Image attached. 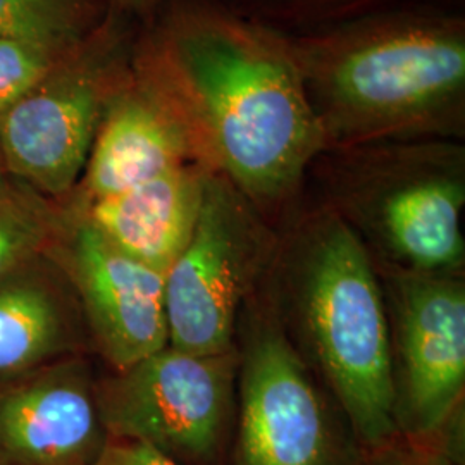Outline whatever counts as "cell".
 <instances>
[{"label": "cell", "instance_id": "cell-19", "mask_svg": "<svg viewBox=\"0 0 465 465\" xmlns=\"http://www.w3.org/2000/svg\"><path fill=\"white\" fill-rule=\"evenodd\" d=\"M94 465H180L161 451L134 440L109 436L107 445Z\"/></svg>", "mask_w": 465, "mask_h": 465}, {"label": "cell", "instance_id": "cell-15", "mask_svg": "<svg viewBox=\"0 0 465 465\" xmlns=\"http://www.w3.org/2000/svg\"><path fill=\"white\" fill-rule=\"evenodd\" d=\"M104 0H0V36L66 55L105 25Z\"/></svg>", "mask_w": 465, "mask_h": 465}, {"label": "cell", "instance_id": "cell-13", "mask_svg": "<svg viewBox=\"0 0 465 465\" xmlns=\"http://www.w3.org/2000/svg\"><path fill=\"white\" fill-rule=\"evenodd\" d=\"M84 334L80 303L50 252L0 278V386L80 355Z\"/></svg>", "mask_w": 465, "mask_h": 465}, {"label": "cell", "instance_id": "cell-2", "mask_svg": "<svg viewBox=\"0 0 465 465\" xmlns=\"http://www.w3.org/2000/svg\"><path fill=\"white\" fill-rule=\"evenodd\" d=\"M292 49L328 150L457 134L462 124L457 23L386 21Z\"/></svg>", "mask_w": 465, "mask_h": 465}, {"label": "cell", "instance_id": "cell-4", "mask_svg": "<svg viewBox=\"0 0 465 465\" xmlns=\"http://www.w3.org/2000/svg\"><path fill=\"white\" fill-rule=\"evenodd\" d=\"M341 164L332 207L386 259L417 274H459L464 267V157L455 145L371 143Z\"/></svg>", "mask_w": 465, "mask_h": 465}, {"label": "cell", "instance_id": "cell-1", "mask_svg": "<svg viewBox=\"0 0 465 465\" xmlns=\"http://www.w3.org/2000/svg\"><path fill=\"white\" fill-rule=\"evenodd\" d=\"M180 104L205 166L253 207L293 195L328 150L290 44L216 13H186L142 54Z\"/></svg>", "mask_w": 465, "mask_h": 465}, {"label": "cell", "instance_id": "cell-5", "mask_svg": "<svg viewBox=\"0 0 465 465\" xmlns=\"http://www.w3.org/2000/svg\"><path fill=\"white\" fill-rule=\"evenodd\" d=\"M128 69L105 23L0 114L4 171L47 199L66 200L84 176L100 121Z\"/></svg>", "mask_w": 465, "mask_h": 465}, {"label": "cell", "instance_id": "cell-9", "mask_svg": "<svg viewBox=\"0 0 465 465\" xmlns=\"http://www.w3.org/2000/svg\"><path fill=\"white\" fill-rule=\"evenodd\" d=\"M399 438L430 445L464 405L465 284L459 274L386 267Z\"/></svg>", "mask_w": 465, "mask_h": 465}, {"label": "cell", "instance_id": "cell-14", "mask_svg": "<svg viewBox=\"0 0 465 465\" xmlns=\"http://www.w3.org/2000/svg\"><path fill=\"white\" fill-rule=\"evenodd\" d=\"M209 167L186 164L90 202H67L134 261L166 276L192 238Z\"/></svg>", "mask_w": 465, "mask_h": 465}, {"label": "cell", "instance_id": "cell-16", "mask_svg": "<svg viewBox=\"0 0 465 465\" xmlns=\"http://www.w3.org/2000/svg\"><path fill=\"white\" fill-rule=\"evenodd\" d=\"M63 202L0 173V278L49 252L63 226Z\"/></svg>", "mask_w": 465, "mask_h": 465}, {"label": "cell", "instance_id": "cell-17", "mask_svg": "<svg viewBox=\"0 0 465 465\" xmlns=\"http://www.w3.org/2000/svg\"><path fill=\"white\" fill-rule=\"evenodd\" d=\"M63 57L26 42L0 36V114L23 99Z\"/></svg>", "mask_w": 465, "mask_h": 465}, {"label": "cell", "instance_id": "cell-10", "mask_svg": "<svg viewBox=\"0 0 465 465\" xmlns=\"http://www.w3.org/2000/svg\"><path fill=\"white\" fill-rule=\"evenodd\" d=\"M50 255L63 267L86 331L114 371L167 345L164 274L105 240L67 200Z\"/></svg>", "mask_w": 465, "mask_h": 465}, {"label": "cell", "instance_id": "cell-18", "mask_svg": "<svg viewBox=\"0 0 465 465\" xmlns=\"http://www.w3.org/2000/svg\"><path fill=\"white\" fill-rule=\"evenodd\" d=\"M361 465H455L430 445L397 438L380 449L364 450Z\"/></svg>", "mask_w": 465, "mask_h": 465}, {"label": "cell", "instance_id": "cell-8", "mask_svg": "<svg viewBox=\"0 0 465 465\" xmlns=\"http://www.w3.org/2000/svg\"><path fill=\"white\" fill-rule=\"evenodd\" d=\"M253 205L209 171L190 242L164 276L167 345L199 355L234 351L240 307L262 259Z\"/></svg>", "mask_w": 465, "mask_h": 465}, {"label": "cell", "instance_id": "cell-11", "mask_svg": "<svg viewBox=\"0 0 465 465\" xmlns=\"http://www.w3.org/2000/svg\"><path fill=\"white\" fill-rule=\"evenodd\" d=\"M186 164L205 166L197 138L140 54L104 113L84 176L69 197L102 199Z\"/></svg>", "mask_w": 465, "mask_h": 465}, {"label": "cell", "instance_id": "cell-12", "mask_svg": "<svg viewBox=\"0 0 465 465\" xmlns=\"http://www.w3.org/2000/svg\"><path fill=\"white\" fill-rule=\"evenodd\" d=\"M97 380L73 355L0 386V465H94L109 441Z\"/></svg>", "mask_w": 465, "mask_h": 465}, {"label": "cell", "instance_id": "cell-6", "mask_svg": "<svg viewBox=\"0 0 465 465\" xmlns=\"http://www.w3.org/2000/svg\"><path fill=\"white\" fill-rule=\"evenodd\" d=\"M238 351L164 349L97 382L113 438L134 440L180 465H217L232 428Z\"/></svg>", "mask_w": 465, "mask_h": 465}, {"label": "cell", "instance_id": "cell-3", "mask_svg": "<svg viewBox=\"0 0 465 465\" xmlns=\"http://www.w3.org/2000/svg\"><path fill=\"white\" fill-rule=\"evenodd\" d=\"M286 259L293 347L364 450L399 438L388 307L366 242L332 207L309 217Z\"/></svg>", "mask_w": 465, "mask_h": 465}, {"label": "cell", "instance_id": "cell-7", "mask_svg": "<svg viewBox=\"0 0 465 465\" xmlns=\"http://www.w3.org/2000/svg\"><path fill=\"white\" fill-rule=\"evenodd\" d=\"M238 353L236 465H361L349 420L280 324L255 317Z\"/></svg>", "mask_w": 465, "mask_h": 465}, {"label": "cell", "instance_id": "cell-20", "mask_svg": "<svg viewBox=\"0 0 465 465\" xmlns=\"http://www.w3.org/2000/svg\"><path fill=\"white\" fill-rule=\"evenodd\" d=\"M4 171V167H2V157H0V173Z\"/></svg>", "mask_w": 465, "mask_h": 465}]
</instances>
